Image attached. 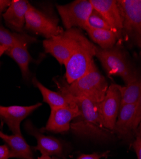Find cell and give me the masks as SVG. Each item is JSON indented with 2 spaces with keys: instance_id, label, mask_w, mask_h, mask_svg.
Segmentation results:
<instances>
[{
  "instance_id": "cell-1",
  "label": "cell",
  "mask_w": 141,
  "mask_h": 159,
  "mask_svg": "<svg viewBox=\"0 0 141 159\" xmlns=\"http://www.w3.org/2000/svg\"><path fill=\"white\" fill-rule=\"evenodd\" d=\"M80 110L79 115L71 124L73 133L80 137L99 139L109 138L113 132L107 129L102 119L99 103L88 98L72 96Z\"/></svg>"
},
{
  "instance_id": "cell-2",
  "label": "cell",
  "mask_w": 141,
  "mask_h": 159,
  "mask_svg": "<svg viewBox=\"0 0 141 159\" xmlns=\"http://www.w3.org/2000/svg\"><path fill=\"white\" fill-rule=\"evenodd\" d=\"M108 87L106 79L95 65L86 74L73 83L59 84V92L73 97L88 98L100 102L104 99Z\"/></svg>"
},
{
  "instance_id": "cell-3",
  "label": "cell",
  "mask_w": 141,
  "mask_h": 159,
  "mask_svg": "<svg viewBox=\"0 0 141 159\" xmlns=\"http://www.w3.org/2000/svg\"><path fill=\"white\" fill-rule=\"evenodd\" d=\"M95 57L109 76L121 77L125 84L139 76L123 52L117 45L107 49L95 46Z\"/></svg>"
},
{
  "instance_id": "cell-4",
  "label": "cell",
  "mask_w": 141,
  "mask_h": 159,
  "mask_svg": "<svg viewBox=\"0 0 141 159\" xmlns=\"http://www.w3.org/2000/svg\"><path fill=\"white\" fill-rule=\"evenodd\" d=\"M95 45L84 36L65 64L66 80L68 84L84 76L95 65Z\"/></svg>"
},
{
  "instance_id": "cell-5",
  "label": "cell",
  "mask_w": 141,
  "mask_h": 159,
  "mask_svg": "<svg viewBox=\"0 0 141 159\" xmlns=\"http://www.w3.org/2000/svg\"><path fill=\"white\" fill-rule=\"evenodd\" d=\"M84 36L78 28L67 30L57 36L46 39L43 42V48L60 65L65 66Z\"/></svg>"
},
{
  "instance_id": "cell-6",
  "label": "cell",
  "mask_w": 141,
  "mask_h": 159,
  "mask_svg": "<svg viewBox=\"0 0 141 159\" xmlns=\"http://www.w3.org/2000/svg\"><path fill=\"white\" fill-rule=\"evenodd\" d=\"M123 19V33L130 38L141 54V0L117 1Z\"/></svg>"
},
{
  "instance_id": "cell-7",
  "label": "cell",
  "mask_w": 141,
  "mask_h": 159,
  "mask_svg": "<svg viewBox=\"0 0 141 159\" xmlns=\"http://www.w3.org/2000/svg\"><path fill=\"white\" fill-rule=\"evenodd\" d=\"M56 7L66 30L77 28L85 30L94 10L90 2L88 0H76L64 5H57Z\"/></svg>"
},
{
  "instance_id": "cell-8",
  "label": "cell",
  "mask_w": 141,
  "mask_h": 159,
  "mask_svg": "<svg viewBox=\"0 0 141 159\" xmlns=\"http://www.w3.org/2000/svg\"><path fill=\"white\" fill-rule=\"evenodd\" d=\"M25 28L36 34L49 39L64 31L58 24V20L30 5L25 16Z\"/></svg>"
},
{
  "instance_id": "cell-9",
  "label": "cell",
  "mask_w": 141,
  "mask_h": 159,
  "mask_svg": "<svg viewBox=\"0 0 141 159\" xmlns=\"http://www.w3.org/2000/svg\"><path fill=\"white\" fill-rule=\"evenodd\" d=\"M79 114L78 107L73 98V102L69 105L51 109L45 129L55 133L67 132L70 130L71 124L74 119Z\"/></svg>"
},
{
  "instance_id": "cell-10",
  "label": "cell",
  "mask_w": 141,
  "mask_h": 159,
  "mask_svg": "<svg viewBox=\"0 0 141 159\" xmlns=\"http://www.w3.org/2000/svg\"><path fill=\"white\" fill-rule=\"evenodd\" d=\"M120 106L121 94L117 84H111L108 89L104 99L99 103V108L106 127L112 132L117 120Z\"/></svg>"
},
{
  "instance_id": "cell-11",
  "label": "cell",
  "mask_w": 141,
  "mask_h": 159,
  "mask_svg": "<svg viewBox=\"0 0 141 159\" xmlns=\"http://www.w3.org/2000/svg\"><path fill=\"white\" fill-rule=\"evenodd\" d=\"M94 10L98 11L111 27L118 38L123 33V19L116 0H90Z\"/></svg>"
},
{
  "instance_id": "cell-12",
  "label": "cell",
  "mask_w": 141,
  "mask_h": 159,
  "mask_svg": "<svg viewBox=\"0 0 141 159\" xmlns=\"http://www.w3.org/2000/svg\"><path fill=\"white\" fill-rule=\"evenodd\" d=\"M42 103L38 102L31 106H0V118L5 122L13 134L21 135L20 124L22 120L34 111L40 107Z\"/></svg>"
},
{
  "instance_id": "cell-13",
  "label": "cell",
  "mask_w": 141,
  "mask_h": 159,
  "mask_svg": "<svg viewBox=\"0 0 141 159\" xmlns=\"http://www.w3.org/2000/svg\"><path fill=\"white\" fill-rule=\"evenodd\" d=\"M24 127L28 134L33 136L37 140V146L34 148V150L39 151L42 155L55 156L65 159L64 145L61 141L53 136L42 134L29 120L25 122Z\"/></svg>"
},
{
  "instance_id": "cell-14",
  "label": "cell",
  "mask_w": 141,
  "mask_h": 159,
  "mask_svg": "<svg viewBox=\"0 0 141 159\" xmlns=\"http://www.w3.org/2000/svg\"><path fill=\"white\" fill-rule=\"evenodd\" d=\"M30 5L26 0H12L2 16L8 27L18 33H24L25 16Z\"/></svg>"
},
{
  "instance_id": "cell-15",
  "label": "cell",
  "mask_w": 141,
  "mask_h": 159,
  "mask_svg": "<svg viewBox=\"0 0 141 159\" xmlns=\"http://www.w3.org/2000/svg\"><path fill=\"white\" fill-rule=\"evenodd\" d=\"M2 139L10 149L11 158L20 159H34L33 150L21 135H7L0 130Z\"/></svg>"
},
{
  "instance_id": "cell-16",
  "label": "cell",
  "mask_w": 141,
  "mask_h": 159,
  "mask_svg": "<svg viewBox=\"0 0 141 159\" xmlns=\"http://www.w3.org/2000/svg\"><path fill=\"white\" fill-rule=\"evenodd\" d=\"M136 104L120 106L117 120L114 128V133L120 137H124L132 130Z\"/></svg>"
},
{
  "instance_id": "cell-17",
  "label": "cell",
  "mask_w": 141,
  "mask_h": 159,
  "mask_svg": "<svg viewBox=\"0 0 141 159\" xmlns=\"http://www.w3.org/2000/svg\"><path fill=\"white\" fill-rule=\"evenodd\" d=\"M33 83L42 94L43 101L46 102L50 109L66 107L73 102V98L69 94L62 93L61 92H54L44 86L36 78L33 79Z\"/></svg>"
},
{
  "instance_id": "cell-18",
  "label": "cell",
  "mask_w": 141,
  "mask_h": 159,
  "mask_svg": "<svg viewBox=\"0 0 141 159\" xmlns=\"http://www.w3.org/2000/svg\"><path fill=\"white\" fill-rule=\"evenodd\" d=\"M5 54L17 63L23 78L29 79L31 76L29 66L32 57L28 50V44H19L9 48Z\"/></svg>"
},
{
  "instance_id": "cell-19",
  "label": "cell",
  "mask_w": 141,
  "mask_h": 159,
  "mask_svg": "<svg viewBox=\"0 0 141 159\" xmlns=\"http://www.w3.org/2000/svg\"><path fill=\"white\" fill-rule=\"evenodd\" d=\"M121 94V106L136 104L141 95V76L125 84V86L117 85Z\"/></svg>"
},
{
  "instance_id": "cell-20",
  "label": "cell",
  "mask_w": 141,
  "mask_h": 159,
  "mask_svg": "<svg viewBox=\"0 0 141 159\" xmlns=\"http://www.w3.org/2000/svg\"><path fill=\"white\" fill-rule=\"evenodd\" d=\"M36 42V39L25 33H13L0 26V45L7 48L19 44H29Z\"/></svg>"
},
{
  "instance_id": "cell-21",
  "label": "cell",
  "mask_w": 141,
  "mask_h": 159,
  "mask_svg": "<svg viewBox=\"0 0 141 159\" xmlns=\"http://www.w3.org/2000/svg\"><path fill=\"white\" fill-rule=\"evenodd\" d=\"M85 31L98 47L103 49L113 47L119 39L116 34L110 30L86 28Z\"/></svg>"
},
{
  "instance_id": "cell-22",
  "label": "cell",
  "mask_w": 141,
  "mask_h": 159,
  "mask_svg": "<svg viewBox=\"0 0 141 159\" xmlns=\"http://www.w3.org/2000/svg\"><path fill=\"white\" fill-rule=\"evenodd\" d=\"M86 28L95 30H106L113 31L109 24L106 22V20L103 18V17L95 10H93L92 14L90 16L88 19Z\"/></svg>"
},
{
  "instance_id": "cell-23",
  "label": "cell",
  "mask_w": 141,
  "mask_h": 159,
  "mask_svg": "<svg viewBox=\"0 0 141 159\" xmlns=\"http://www.w3.org/2000/svg\"><path fill=\"white\" fill-rule=\"evenodd\" d=\"M141 123V95L136 103V108L132 124V130H136Z\"/></svg>"
},
{
  "instance_id": "cell-24",
  "label": "cell",
  "mask_w": 141,
  "mask_h": 159,
  "mask_svg": "<svg viewBox=\"0 0 141 159\" xmlns=\"http://www.w3.org/2000/svg\"><path fill=\"white\" fill-rule=\"evenodd\" d=\"M109 152H106L102 153H94L92 154H82L80 155L77 159H100L108 155Z\"/></svg>"
},
{
  "instance_id": "cell-25",
  "label": "cell",
  "mask_w": 141,
  "mask_h": 159,
  "mask_svg": "<svg viewBox=\"0 0 141 159\" xmlns=\"http://www.w3.org/2000/svg\"><path fill=\"white\" fill-rule=\"evenodd\" d=\"M132 147L136 152L137 158L141 159V134L137 137L135 141L132 144Z\"/></svg>"
},
{
  "instance_id": "cell-26",
  "label": "cell",
  "mask_w": 141,
  "mask_h": 159,
  "mask_svg": "<svg viewBox=\"0 0 141 159\" xmlns=\"http://www.w3.org/2000/svg\"><path fill=\"white\" fill-rule=\"evenodd\" d=\"M11 158L10 149L7 144L0 145V159H8Z\"/></svg>"
},
{
  "instance_id": "cell-27",
  "label": "cell",
  "mask_w": 141,
  "mask_h": 159,
  "mask_svg": "<svg viewBox=\"0 0 141 159\" xmlns=\"http://www.w3.org/2000/svg\"><path fill=\"white\" fill-rule=\"evenodd\" d=\"M11 1L10 0H0V18L3 14V12L7 9Z\"/></svg>"
},
{
  "instance_id": "cell-28",
  "label": "cell",
  "mask_w": 141,
  "mask_h": 159,
  "mask_svg": "<svg viewBox=\"0 0 141 159\" xmlns=\"http://www.w3.org/2000/svg\"><path fill=\"white\" fill-rule=\"evenodd\" d=\"M7 48H6L5 47L0 45V57H1V56L3 54H5L6 51L7 50Z\"/></svg>"
},
{
  "instance_id": "cell-29",
  "label": "cell",
  "mask_w": 141,
  "mask_h": 159,
  "mask_svg": "<svg viewBox=\"0 0 141 159\" xmlns=\"http://www.w3.org/2000/svg\"><path fill=\"white\" fill-rule=\"evenodd\" d=\"M36 159H52V158L51 157V156L46 155H42L41 157H39L37 158Z\"/></svg>"
},
{
  "instance_id": "cell-30",
  "label": "cell",
  "mask_w": 141,
  "mask_h": 159,
  "mask_svg": "<svg viewBox=\"0 0 141 159\" xmlns=\"http://www.w3.org/2000/svg\"><path fill=\"white\" fill-rule=\"evenodd\" d=\"M52 159H60L59 157H52Z\"/></svg>"
}]
</instances>
